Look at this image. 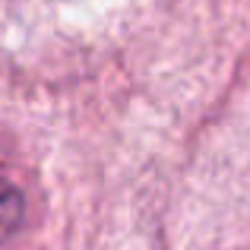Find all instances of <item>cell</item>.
<instances>
[{"label": "cell", "mask_w": 250, "mask_h": 250, "mask_svg": "<svg viewBox=\"0 0 250 250\" xmlns=\"http://www.w3.org/2000/svg\"><path fill=\"white\" fill-rule=\"evenodd\" d=\"M25 215V196L10 177L0 171V244H3L10 234L19 231Z\"/></svg>", "instance_id": "cell-1"}]
</instances>
